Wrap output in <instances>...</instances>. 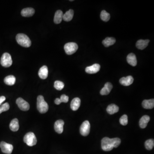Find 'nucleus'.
Returning a JSON list of instances; mask_svg holds the SVG:
<instances>
[{"label":"nucleus","instance_id":"f257e3e1","mask_svg":"<svg viewBox=\"0 0 154 154\" xmlns=\"http://www.w3.org/2000/svg\"><path fill=\"white\" fill-rule=\"evenodd\" d=\"M121 143V139L119 138L110 139L108 137H104L101 142L102 148L104 151H110L114 148H117Z\"/></svg>","mask_w":154,"mask_h":154},{"label":"nucleus","instance_id":"f03ea898","mask_svg":"<svg viewBox=\"0 0 154 154\" xmlns=\"http://www.w3.org/2000/svg\"><path fill=\"white\" fill-rule=\"evenodd\" d=\"M16 40L18 43L23 47L28 48L31 44V42L29 38L25 34L19 33L16 35Z\"/></svg>","mask_w":154,"mask_h":154},{"label":"nucleus","instance_id":"7ed1b4c3","mask_svg":"<svg viewBox=\"0 0 154 154\" xmlns=\"http://www.w3.org/2000/svg\"><path fill=\"white\" fill-rule=\"evenodd\" d=\"M37 108L41 114L46 113L48 110V105L44 101L43 96H38L37 99Z\"/></svg>","mask_w":154,"mask_h":154},{"label":"nucleus","instance_id":"20e7f679","mask_svg":"<svg viewBox=\"0 0 154 154\" xmlns=\"http://www.w3.org/2000/svg\"><path fill=\"white\" fill-rule=\"evenodd\" d=\"M24 141L28 146H33L37 144V139L34 133L30 132L25 135Z\"/></svg>","mask_w":154,"mask_h":154},{"label":"nucleus","instance_id":"39448f33","mask_svg":"<svg viewBox=\"0 0 154 154\" xmlns=\"http://www.w3.org/2000/svg\"><path fill=\"white\" fill-rule=\"evenodd\" d=\"M12 63L13 61L11 55L9 53H4L1 57V65L5 67H9L12 65Z\"/></svg>","mask_w":154,"mask_h":154},{"label":"nucleus","instance_id":"423d86ee","mask_svg":"<svg viewBox=\"0 0 154 154\" xmlns=\"http://www.w3.org/2000/svg\"><path fill=\"white\" fill-rule=\"evenodd\" d=\"M64 50L66 54L68 55L74 54L78 49V45L75 42H68L64 45Z\"/></svg>","mask_w":154,"mask_h":154},{"label":"nucleus","instance_id":"0eeeda50","mask_svg":"<svg viewBox=\"0 0 154 154\" xmlns=\"http://www.w3.org/2000/svg\"><path fill=\"white\" fill-rule=\"evenodd\" d=\"M90 129V125L88 121H85L81 124L80 128V134L83 136H86L89 134Z\"/></svg>","mask_w":154,"mask_h":154},{"label":"nucleus","instance_id":"6e6552de","mask_svg":"<svg viewBox=\"0 0 154 154\" xmlns=\"http://www.w3.org/2000/svg\"><path fill=\"white\" fill-rule=\"evenodd\" d=\"M0 148L3 153L7 154H11L13 149L12 145L7 143L4 141H2L0 143Z\"/></svg>","mask_w":154,"mask_h":154},{"label":"nucleus","instance_id":"1a4fd4ad","mask_svg":"<svg viewBox=\"0 0 154 154\" xmlns=\"http://www.w3.org/2000/svg\"><path fill=\"white\" fill-rule=\"evenodd\" d=\"M16 103L19 108L23 111H27L30 109V105L28 103L21 98H17Z\"/></svg>","mask_w":154,"mask_h":154},{"label":"nucleus","instance_id":"9d476101","mask_svg":"<svg viewBox=\"0 0 154 154\" xmlns=\"http://www.w3.org/2000/svg\"><path fill=\"white\" fill-rule=\"evenodd\" d=\"M100 69V65L96 63L93 64L92 66L87 67L85 69V71L88 74H95L99 72Z\"/></svg>","mask_w":154,"mask_h":154},{"label":"nucleus","instance_id":"9b49d317","mask_svg":"<svg viewBox=\"0 0 154 154\" xmlns=\"http://www.w3.org/2000/svg\"><path fill=\"white\" fill-rule=\"evenodd\" d=\"M64 125V122L62 120L60 119L56 121L54 123L55 131L58 133H62L63 131V125Z\"/></svg>","mask_w":154,"mask_h":154},{"label":"nucleus","instance_id":"f8f14e48","mask_svg":"<svg viewBox=\"0 0 154 154\" xmlns=\"http://www.w3.org/2000/svg\"><path fill=\"white\" fill-rule=\"evenodd\" d=\"M133 78L131 76H128L126 77H123L119 80L121 84L125 86H128L132 84Z\"/></svg>","mask_w":154,"mask_h":154},{"label":"nucleus","instance_id":"ddd939ff","mask_svg":"<svg viewBox=\"0 0 154 154\" xmlns=\"http://www.w3.org/2000/svg\"><path fill=\"white\" fill-rule=\"evenodd\" d=\"M48 68L47 66H43L39 69L38 72V75L42 79H45L48 76Z\"/></svg>","mask_w":154,"mask_h":154},{"label":"nucleus","instance_id":"4468645a","mask_svg":"<svg viewBox=\"0 0 154 154\" xmlns=\"http://www.w3.org/2000/svg\"><path fill=\"white\" fill-rule=\"evenodd\" d=\"M149 42V40L148 39H146V40L140 39L137 41L136 44V47L139 49H144L148 46Z\"/></svg>","mask_w":154,"mask_h":154},{"label":"nucleus","instance_id":"2eb2a0df","mask_svg":"<svg viewBox=\"0 0 154 154\" xmlns=\"http://www.w3.org/2000/svg\"><path fill=\"white\" fill-rule=\"evenodd\" d=\"M127 60L128 64L133 66H135L137 64V60L136 56L133 53H130L127 57Z\"/></svg>","mask_w":154,"mask_h":154},{"label":"nucleus","instance_id":"dca6fc26","mask_svg":"<svg viewBox=\"0 0 154 154\" xmlns=\"http://www.w3.org/2000/svg\"><path fill=\"white\" fill-rule=\"evenodd\" d=\"M80 105V100L79 98H75L71 103V108L74 111L78 110Z\"/></svg>","mask_w":154,"mask_h":154},{"label":"nucleus","instance_id":"f3484780","mask_svg":"<svg viewBox=\"0 0 154 154\" xmlns=\"http://www.w3.org/2000/svg\"><path fill=\"white\" fill-rule=\"evenodd\" d=\"M143 108L146 109H151L154 107V99L144 100L142 102Z\"/></svg>","mask_w":154,"mask_h":154},{"label":"nucleus","instance_id":"a211bd4d","mask_svg":"<svg viewBox=\"0 0 154 154\" xmlns=\"http://www.w3.org/2000/svg\"><path fill=\"white\" fill-rule=\"evenodd\" d=\"M63 14L62 11L60 10H58L56 12L54 17V22L55 24H60L63 19Z\"/></svg>","mask_w":154,"mask_h":154},{"label":"nucleus","instance_id":"6ab92c4d","mask_svg":"<svg viewBox=\"0 0 154 154\" xmlns=\"http://www.w3.org/2000/svg\"><path fill=\"white\" fill-rule=\"evenodd\" d=\"M35 13V10L32 8H26L22 9L21 12V15L24 17H31Z\"/></svg>","mask_w":154,"mask_h":154},{"label":"nucleus","instance_id":"aec40b11","mask_svg":"<svg viewBox=\"0 0 154 154\" xmlns=\"http://www.w3.org/2000/svg\"><path fill=\"white\" fill-rule=\"evenodd\" d=\"M150 120V117L148 115H144L141 117L139 120V126L141 128H145L147 126V124Z\"/></svg>","mask_w":154,"mask_h":154},{"label":"nucleus","instance_id":"412c9836","mask_svg":"<svg viewBox=\"0 0 154 154\" xmlns=\"http://www.w3.org/2000/svg\"><path fill=\"white\" fill-rule=\"evenodd\" d=\"M10 130L13 131H17L19 129V120L15 118L12 120L9 124Z\"/></svg>","mask_w":154,"mask_h":154},{"label":"nucleus","instance_id":"4be33fe9","mask_svg":"<svg viewBox=\"0 0 154 154\" xmlns=\"http://www.w3.org/2000/svg\"><path fill=\"white\" fill-rule=\"evenodd\" d=\"M119 108L115 104H110L107 107V111L110 114H114L118 112Z\"/></svg>","mask_w":154,"mask_h":154},{"label":"nucleus","instance_id":"5701e85b","mask_svg":"<svg viewBox=\"0 0 154 154\" xmlns=\"http://www.w3.org/2000/svg\"><path fill=\"white\" fill-rule=\"evenodd\" d=\"M15 80L16 79L13 75H9L5 77L4 79V82L5 84L8 85L12 86L15 84Z\"/></svg>","mask_w":154,"mask_h":154},{"label":"nucleus","instance_id":"b1692460","mask_svg":"<svg viewBox=\"0 0 154 154\" xmlns=\"http://www.w3.org/2000/svg\"><path fill=\"white\" fill-rule=\"evenodd\" d=\"M74 11L72 9H69L63 14V19L66 21H69L72 20L73 17Z\"/></svg>","mask_w":154,"mask_h":154},{"label":"nucleus","instance_id":"393cba45","mask_svg":"<svg viewBox=\"0 0 154 154\" xmlns=\"http://www.w3.org/2000/svg\"><path fill=\"white\" fill-rule=\"evenodd\" d=\"M115 42V38L113 37H107L102 41L103 44L106 47L113 45Z\"/></svg>","mask_w":154,"mask_h":154},{"label":"nucleus","instance_id":"a878e982","mask_svg":"<svg viewBox=\"0 0 154 154\" xmlns=\"http://www.w3.org/2000/svg\"><path fill=\"white\" fill-rule=\"evenodd\" d=\"M100 17L102 20L103 21L107 22L110 19V14L108 12H106L105 10H102L101 12Z\"/></svg>","mask_w":154,"mask_h":154},{"label":"nucleus","instance_id":"bb28decb","mask_svg":"<svg viewBox=\"0 0 154 154\" xmlns=\"http://www.w3.org/2000/svg\"><path fill=\"white\" fill-rule=\"evenodd\" d=\"M145 148L148 150H151L153 149L154 146V140L153 139H149L146 140L145 143Z\"/></svg>","mask_w":154,"mask_h":154},{"label":"nucleus","instance_id":"cd10ccee","mask_svg":"<svg viewBox=\"0 0 154 154\" xmlns=\"http://www.w3.org/2000/svg\"><path fill=\"white\" fill-rule=\"evenodd\" d=\"M54 87L58 90H61L64 87V84L63 82L59 80L55 81Z\"/></svg>","mask_w":154,"mask_h":154},{"label":"nucleus","instance_id":"c85d7f7f","mask_svg":"<svg viewBox=\"0 0 154 154\" xmlns=\"http://www.w3.org/2000/svg\"><path fill=\"white\" fill-rule=\"evenodd\" d=\"M120 123L122 125H126L128 123L127 116L126 115H123L119 119Z\"/></svg>","mask_w":154,"mask_h":154},{"label":"nucleus","instance_id":"c756f323","mask_svg":"<svg viewBox=\"0 0 154 154\" xmlns=\"http://www.w3.org/2000/svg\"><path fill=\"white\" fill-rule=\"evenodd\" d=\"M9 109V105L8 103H5L0 105V114L4 111H7Z\"/></svg>","mask_w":154,"mask_h":154},{"label":"nucleus","instance_id":"7c9ffc66","mask_svg":"<svg viewBox=\"0 0 154 154\" xmlns=\"http://www.w3.org/2000/svg\"><path fill=\"white\" fill-rule=\"evenodd\" d=\"M110 91L111 90H110L108 88L104 86L100 91V94L102 95H107L109 94Z\"/></svg>","mask_w":154,"mask_h":154},{"label":"nucleus","instance_id":"2f4dec72","mask_svg":"<svg viewBox=\"0 0 154 154\" xmlns=\"http://www.w3.org/2000/svg\"><path fill=\"white\" fill-rule=\"evenodd\" d=\"M62 102L67 103L68 101V97L65 94L61 95L60 98Z\"/></svg>","mask_w":154,"mask_h":154},{"label":"nucleus","instance_id":"473e14b6","mask_svg":"<svg viewBox=\"0 0 154 154\" xmlns=\"http://www.w3.org/2000/svg\"><path fill=\"white\" fill-rule=\"evenodd\" d=\"M104 86L107 87V88H108L110 90H111L112 88H113V85H112V84L111 83H110V82H107L106 84H104Z\"/></svg>","mask_w":154,"mask_h":154},{"label":"nucleus","instance_id":"72a5a7b5","mask_svg":"<svg viewBox=\"0 0 154 154\" xmlns=\"http://www.w3.org/2000/svg\"><path fill=\"white\" fill-rule=\"evenodd\" d=\"M54 103L55 104H57V105H59L61 103H62V102L61 101L60 98H56L55 100Z\"/></svg>","mask_w":154,"mask_h":154},{"label":"nucleus","instance_id":"f704fd0d","mask_svg":"<svg viewBox=\"0 0 154 154\" xmlns=\"http://www.w3.org/2000/svg\"><path fill=\"white\" fill-rule=\"evenodd\" d=\"M5 100H6V98L4 96L0 97V105H1L2 103Z\"/></svg>","mask_w":154,"mask_h":154}]
</instances>
